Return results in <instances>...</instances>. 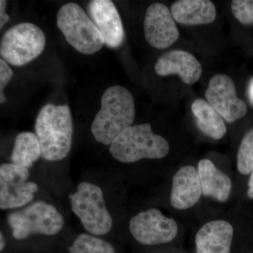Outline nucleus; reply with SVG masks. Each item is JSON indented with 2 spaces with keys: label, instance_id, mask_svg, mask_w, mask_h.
<instances>
[{
  "label": "nucleus",
  "instance_id": "nucleus-1",
  "mask_svg": "<svg viewBox=\"0 0 253 253\" xmlns=\"http://www.w3.org/2000/svg\"><path fill=\"white\" fill-rule=\"evenodd\" d=\"M101 105V109L91 125V133L98 142L111 146L134 122V99L126 88L112 86L104 91Z\"/></svg>",
  "mask_w": 253,
  "mask_h": 253
},
{
  "label": "nucleus",
  "instance_id": "nucleus-2",
  "mask_svg": "<svg viewBox=\"0 0 253 253\" xmlns=\"http://www.w3.org/2000/svg\"><path fill=\"white\" fill-rule=\"evenodd\" d=\"M35 129L43 158L59 161L68 156L73 134L72 116L68 105L43 106L37 117Z\"/></svg>",
  "mask_w": 253,
  "mask_h": 253
},
{
  "label": "nucleus",
  "instance_id": "nucleus-3",
  "mask_svg": "<svg viewBox=\"0 0 253 253\" xmlns=\"http://www.w3.org/2000/svg\"><path fill=\"white\" fill-rule=\"evenodd\" d=\"M110 153L121 163H131L141 159H161L169 151L163 136L154 134L148 123L131 126L115 139Z\"/></svg>",
  "mask_w": 253,
  "mask_h": 253
},
{
  "label": "nucleus",
  "instance_id": "nucleus-4",
  "mask_svg": "<svg viewBox=\"0 0 253 253\" xmlns=\"http://www.w3.org/2000/svg\"><path fill=\"white\" fill-rule=\"evenodd\" d=\"M57 26L68 42L82 54H94L105 44L99 29L76 3H68L60 8Z\"/></svg>",
  "mask_w": 253,
  "mask_h": 253
},
{
  "label": "nucleus",
  "instance_id": "nucleus-5",
  "mask_svg": "<svg viewBox=\"0 0 253 253\" xmlns=\"http://www.w3.org/2000/svg\"><path fill=\"white\" fill-rule=\"evenodd\" d=\"M71 209L88 232L102 236L111 231L113 219L106 208L104 193L99 186L82 182L78 190L69 196Z\"/></svg>",
  "mask_w": 253,
  "mask_h": 253
},
{
  "label": "nucleus",
  "instance_id": "nucleus-6",
  "mask_svg": "<svg viewBox=\"0 0 253 253\" xmlns=\"http://www.w3.org/2000/svg\"><path fill=\"white\" fill-rule=\"evenodd\" d=\"M8 223L15 239H26L32 234L53 236L61 231L64 219L54 206L37 201L21 211L10 213Z\"/></svg>",
  "mask_w": 253,
  "mask_h": 253
},
{
  "label": "nucleus",
  "instance_id": "nucleus-7",
  "mask_svg": "<svg viewBox=\"0 0 253 253\" xmlns=\"http://www.w3.org/2000/svg\"><path fill=\"white\" fill-rule=\"evenodd\" d=\"M44 33L36 25L22 23L16 25L1 37V59L14 66H22L40 56L45 47Z\"/></svg>",
  "mask_w": 253,
  "mask_h": 253
},
{
  "label": "nucleus",
  "instance_id": "nucleus-8",
  "mask_svg": "<svg viewBox=\"0 0 253 253\" xmlns=\"http://www.w3.org/2000/svg\"><path fill=\"white\" fill-rule=\"evenodd\" d=\"M28 168L13 163L0 167V208L13 209L31 202L38 191L36 183L28 181Z\"/></svg>",
  "mask_w": 253,
  "mask_h": 253
},
{
  "label": "nucleus",
  "instance_id": "nucleus-9",
  "mask_svg": "<svg viewBox=\"0 0 253 253\" xmlns=\"http://www.w3.org/2000/svg\"><path fill=\"white\" fill-rule=\"evenodd\" d=\"M129 230L141 244L154 246L175 239L178 226L174 219L166 217L159 210L151 208L131 218Z\"/></svg>",
  "mask_w": 253,
  "mask_h": 253
},
{
  "label": "nucleus",
  "instance_id": "nucleus-10",
  "mask_svg": "<svg viewBox=\"0 0 253 253\" xmlns=\"http://www.w3.org/2000/svg\"><path fill=\"white\" fill-rule=\"evenodd\" d=\"M206 98L228 123L241 119L247 113L246 103L236 95L234 81L226 75L217 74L211 78Z\"/></svg>",
  "mask_w": 253,
  "mask_h": 253
},
{
  "label": "nucleus",
  "instance_id": "nucleus-11",
  "mask_svg": "<svg viewBox=\"0 0 253 253\" xmlns=\"http://www.w3.org/2000/svg\"><path fill=\"white\" fill-rule=\"evenodd\" d=\"M144 29L146 41L156 49L169 47L179 36L170 9L161 3H154L148 8Z\"/></svg>",
  "mask_w": 253,
  "mask_h": 253
},
{
  "label": "nucleus",
  "instance_id": "nucleus-12",
  "mask_svg": "<svg viewBox=\"0 0 253 253\" xmlns=\"http://www.w3.org/2000/svg\"><path fill=\"white\" fill-rule=\"evenodd\" d=\"M91 21L102 35L105 44L117 49L123 43L125 31L117 8L110 0H93L88 4Z\"/></svg>",
  "mask_w": 253,
  "mask_h": 253
},
{
  "label": "nucleus",
  "instance_id": "nucleus-13",
  "mask_svg": "<svg viewBox=\"0 0 253 253\" xmlns=\"http://www.w3.org/2000/svg\"><path fill=\"white\" fill-rule=\"evenodd\" d=\"M155 71L160 76L178 75L187 84L196 83L202 75V66L194 55L183 50L168 51L159 58Z\"/></svg>",
  "mask_w": 253,
  "mask_h": 253
},
{
  "label": "nucleus",
  "instance_id": "nucleus-14",
  "mask_svg": "<svg viewBox=\"0 0 253 253\" xmlns=\"http://www.w3.org/2000/svg\"><path fill=\"white\" fill-rule=\"evenodd\" d=\"M202 194L199 172L191 166L181 168L173 176L170 203L177 210H186L199 202Z\"/></svg>",
  "mask_w": 253,
  "mask_h": 253
},
{
  "label": "nucleus",
  "instance_id": "nucleus-15",
  "mask_svg": "<svg viewBox=\"0 0 253 253\" xmlns=\"http://www.w3.org/2000/svg\"><path fill=\"white\" fill-rule=\"evenodd\" d=\"M234 229L224 220L210 221L196 236V253H230Z\"/></svg>",
  "mask_w": 253,
  "mask_h": 253
},
{
  "label": "nucleus",
  "instance_id": "nucleus-16",
  "mask_svg": "<svg viewBox=\"0 0 253 253\" xmlns=\"http://www.w3.org/2000/svg\"><path fill=\"white\" fill-rule=\"evenodd\" d=\"M170 11L176 22L184 25L209 24L217 15L209 0H179L171 5Z\"/></svg>",
  "mask_w": 253,
  "mask_h": 253
},
{
  "label": "nucleus",
  "instance_id": "nucleus-17",
  "mask_svg": "<svg viewBox=\"0 0 253 253\" xmlns=\"http://www.w3.org/2000/svg\"><path fill=\"white\" fill-rule=\"evenodd\" d=\"M198 172L204 196L219 202H224L229 199L232 187L231 179L212 161L208 159L200 161Z\"/></svg>",
  "mask_w": 253,
  "mask_h": 253
},
{
  "label": "nucleus",
  "instance_id": "nucleus-18",
  "mask_svg": "<svg viewBox=\"0 0 253 253\" xmlns=\"http://www.w3.org/2000/svg\"><path fill=\"white\" fill-rule=\"evenodd\" d=\"M191 111L198 127L204 134L217 140L224 137L226 133L225 123L222 116L207 101L195 100Z\"/></svg>",
  "mask_w": 253,
  "mask_h": 253
},
{
  "label": "nucleus",
  "instance_id": "nucleus-19",
  "mask_svg": "<svg viewBox=\"0 0 253 253\" xmlns=\"http://www.w3.org/2000/svg\"><path fill=\"white\" fill-rule=\"evenodd\" d=\"M41 156V144L36 134L25 131L16 136L11 155V163L29 168Z\"/></svg>",
  "mask_w": 253,
  "mask_h": 253
},
{
  "label": "nucleus",
  "instance_id": "nucleus-20",
  "mask_svg": "<svg viewBox=\"0 0 253 253\" xmlns=\"http://www.w3.org/2000/svg\"><path fill=\"white\" fill-rule=\"evenodd\" d=\"M69 251L71 253H116L107 241L85 234L76 238Z\"/></svg>",
  "mask_w": 253,
  "mask_h": 253
},
{
  "label": "nucleus",
  "instance_id": "nucleus-21",
  "mask_svg": "<svg viewBox=\"0 0 253 253\" xmlns=\"http://www.w3.org/2000/svg\"><path fill=\"white\" fill-rule=\"evenodd\" d=\"M237 168L241 174H251L253 169V129L248 131L240 145L237 155Z\"/></svg>",
  "mask_w": 253,
  "mask_h": 253
},
{
  "label": "nucleus",
  "instance_id": "nucleus-22",
  "mask_svg": "<svg viewBox=\"0 0 253 253\" xmlns=\"http://www.w3.org/2000/svg\"><path fill=\"white\" fill-rule=\"evenodd\" d=\"M231 11L236 19L248 25L253 23V1L234 0L231 2Z\"/></svg>",
  "mask_w": 253,
  "mask_h": 253
},
{
  "label": "nucleus",
  "instance_id": "nucleus-23",
  "mask_svg": "<svg viewBox=\"0 0 253 253\" xmlns=\"http://www.w3.org/2000/svg\"><path fill=\"white\" fill-rule=\"evenodd\" d=\"M13 76V71L8 66L7 63L3 59H0V102H5L6 98L4 95V89L11 81Z\"/></svg>",
  "mask_w": 253,
  "mask_h": 253
},
{
  "label": "nucleus",
  "instance_id": "nucleus-24",
  "mask_svg": "<svg viewBox=\"0 0 253 253\" xmlns=\"http://www.w3.org/2000/svg\"><path fill=\"white\" fill-rule=\"evenodd\" d=\"M6 1L4 0L0 1V28H2L3 26L9 21V15L6 14L5 9H6Z\"/></svg>",
  "mask_w": 253,
  "mask_h": 253
},
{
  "label": "nucleus",
  "instance_id": "nucleus-25",
  "mask_svg": "<svg viewBox=\"0 0 253 253\" xmlns=\"http://www.w3.org/2000/svg\"><path fill=\"white\" fill-rule=\"evenodd\" d=\"M248 196L251 199H253V169L251 173L249 181V189H248Z\"/></svg>",
  "mask_w": 253,
  "mask_h": 253
},
{
  "label": "nucleus",
  "instance_id": "nucleus-26",
  "mask_svg": "<svg viewBox=\"0 0 253 253\" xmlns=\"http://www.w3.org/2000/svg\"><path fill=\"white\" fill-rule=\"evenodd\" d=\"M248 94H249V97L250 101L253 106V78L250 81L249 89H248Z\"/></svg>",
  "mask_w": 253,
  "mask_h": 253
},
{
  "label": "nucleus",
  "instance_id": "nucleus-27",
  "mask_svg": "<svg viewBox=\"0 0 253 253\" xmlns=\"http://www.w3.org/2000/svg\"><path fill=\"white\" fill-rule=\"evenodd\" d=\"M0 236H1V241H1V245H0V250L2 251V250L4 249L5 246L4 239V237H3L2 233H1V235H0Z\"/></svg>",
  "mask_w": 253,
  "mask_h": 253
}]
</instances>
